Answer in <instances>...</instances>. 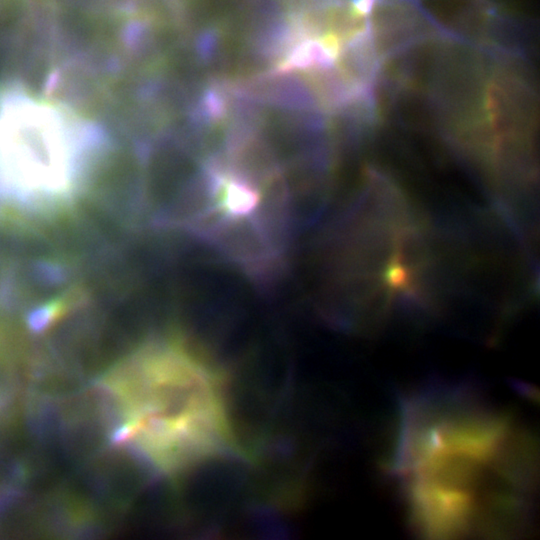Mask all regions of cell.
Listing matches in <instances>:
<instances>
[{
    "label": "cell",
    "instance_id": "1",
    "mask_svg": "<svg viewBox=\"0 0 540 540\" xmlns=\"http://www.w3.org/2000/svg\"><path fill=\"white\" fill-rule=\"evenodd\" d=\"M391 472L423 536H509L531 512L535 446L470 391L431 388L401 405Z\"/></svg>",
    "mask_w": 540,
    "mask_h": 540
},
{
    "label": "cell",
    "instance_id": "2",
    "mask_svg": "<svg viewBox=\"0 0 540 540\" xmlns=\"http://www.w3.org/2000/svg\"><path fill=\"white\" fill-rule=\"evenodd\" d=\"M106 136L61 104L19 87L0 91V208L45 216L69 207L109 149Z\"/></svg>",
    "mask_w": 540,
    "mask_h": 540
},
{
    "label": "cell",
    "instance_id": "3",
    "mask_svg": "<svg viewBox=\"0 0 540 540\" xmlns=\"http://www.w3.org/2000/svg\"><path fill=\"white\" fill-rule=\"evenodd\" d=\"M142 430V420L138 416H134L113 430L110 436V442L114 446H121L139 436Z\"/></svg>",
    "mask_w": 540,
    "mask_h": 540
}]
</instances>
